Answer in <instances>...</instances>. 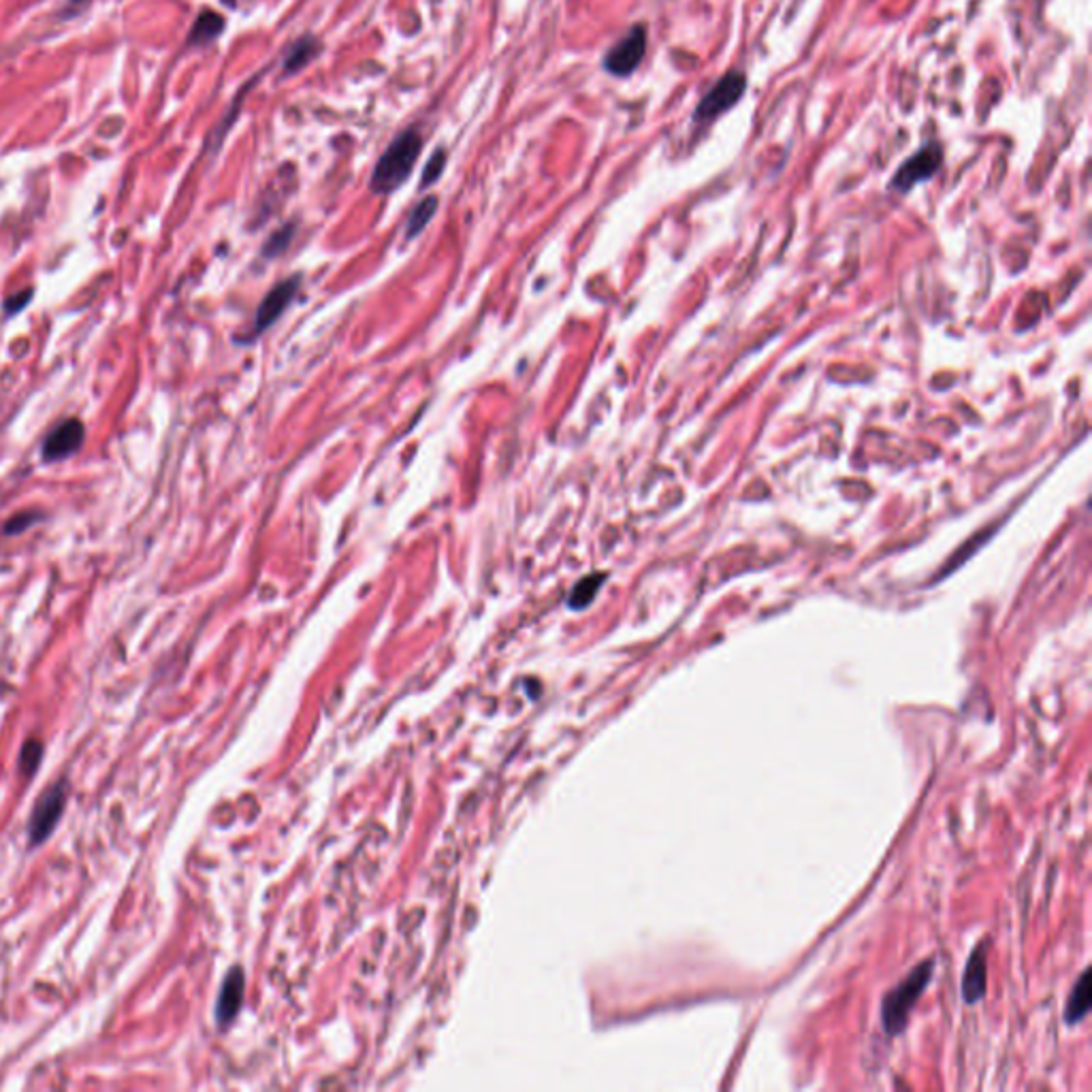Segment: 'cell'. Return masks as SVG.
<instances>
[{
    "label": "cell",
    "mask_w": 1092,
    "mask_h": 1092,
    "mask_svg": "<svg viewBox=\"0 0 1092 1092\" xmlns=\"http://www.w3.org/2000/svg\"><path fill=\"white\" fill-rule=\"evenodd\" d=\"M423 150V137L414 129L399 132L394 143L378 158L369 188L376 195H391L414 172L419 154Z\"/></svg>",
    "instance_id": "obj_1"
},
{
    "label": "cell",
    "mask_w": 1092,
    "mask_h": 1092,
    "mask_svg": "<svg viewBox=\"0 0 1092 1092\" xmlns=\"http://www.w3.org/2000/svg\"><path fill=\"white\" fill-rule=\"evenodd\" d=\"M932 971H935V961L919 962L890 995H885L881 1006V1024L885 1033L899 1035L905 1031L912 1009L916 1007L921 993L932 979Z\"/></svg>",
    "instance_id": "obj_2"
},
{
    "label": "cell",
    "mask_w": 1092,
    "mask_h": 1092,
    "mask_svg": "<svg viewBox=\"0 0 1092 1092\" xmlns=\"http://www.w3.org/2000/svg\"><path fill=\"white\" fill-rule=\"evenodd\" d=\"M67 794L69 786L67 779L56 782L54 786L47 787L39 800L35 802V809L28 820V847H39L56 831L60 818L64 815L67 809Z\"/></svg>",
    "instance_id": "obj_3"
},
{
    "label": "cell",
    "mask_w": 1092,
    "mask_h": 1092,
    "mask_svg": "<svg viewBox=\"0 0 1092 1092\" xmlns=\"http://www.w3.org/2000/svg\"><path fill=\"white\" fill-rule=\"evenodd\" d=\"M744 92H747V75L743 71L726 73L721 80L715 82V86L700 98V103L692 114V120L694 122H711V120L724 116L743 98Z\"/></svg>",
    "instance_id": "obj_4"
},
{
    "label": "cell",
    "mask_w": 1092,
    "mask_h": 1092,
    "mask_svg": "<svg viewBox=\"0 0 1092 1092\" xmlns=\"http://www.w3.org/2000/svg\"><path fill=\"white\" fill-rule=\"evenodd\" d=\"M943 165V145L939 141H928L918 152L907 158L892 177L890 188L896 192H909L919 181H928Z\"/></svg>",
    "instance_id": "obj_5"
},
{
    "label": "cell",
    "mask_w": 1092,
    "mask_h": 1092,
    "mask_svg": "<svg viewBox=\"0 0 1092 1092\" xmlns=\"http://www.w3.org/2000/svg\"><path fill=\"white\" fill-rule=\"evenodd\" d=\"M645 51H647V28L643 24H636L625 33L621 42H617L607 51L602 67L614 78H627L641 67Z\"/></svg>",
    "instance_id": "obj_6"
},
{
    "label": "cell",
    "mask_w": 1092,
    "mask_h": 1092,
    "mask_svg": "<svg viewBox=\"0 0 1092 1092\" xmlns=\"http://www.w3.org/2000/svg\"><path fill=\"white\" fill-rule=\"evenodd\" d=\"M84 439H86L84 423L80 419H67L47 434L42 446V455L47 463L64 461L84 446Z\"/></svg>",
    "instance_id": "obj_7"
},
{
    "label": "cell",
    "mask_w": 1092,
    "mask_h": 1092,
    "mask_svg": "<svg viewBox=\"0 0 1092 1092\" xmlns=\"http://www.w3.org/2000/svg\"><path fill=\"white\" fill-rule=\"evenodd\" d=\"M302 286V278L300 275H293L280 284H275L261 302V306L257 309V316H255V329H253V336H261L265 329H269L284 312L286 307L293 304L297 291Z\"/></svg>",
    "instance_id": "obj_8"
},
{
    "label": "cell",
    "mask_w": 1092,
    "mask_h": 1092,
    "mask_svg": "<svg viewBox=\"0 0 1092 1092\" xmlns=\"http://www.w3.org/2000/svg\"><path fill=\"white\" fill-rule=\"evenodd\" d=\"M986 995V943H979L964 966L962 999L973 1006Z\"/></svg>",
    "instance_id": "obj_9"
},
{
    "label": "cell",
    "mask_w": 1092,
    "mask_h": 1092,
    "mask_svg": "<svg viewBox=\"0 0 1092 1092\" xmlns=\"http://www.w3.org/2000/svg\"><path fill=\"white\" fill-rule=\"evenodd\" d=\"M242 999H244V975L239 968H233L220 988L219 1003H216V1020L220 1026H226L237 1015Z\"/></svg>",
    "instance_id": "obj_10"
},
{
    "label": "cell",
    "mask_w": 1092,
    "mask_h": 1092,
    "mask_svg": "<svg viewBox=\"0 0 1092 1092\" xmlns=\"http://www.w3.org/2000/svg\"><path fill=\"white\" fill-rule=\"evenodd\" d=\"M1091 968H1087L1078 984L1073 986L1069 999H1067V1007H1065V1022L1067 1024H1078L1082 1022L1089 1011H1091Z\"/></svg>",
    "instance_id": "obj_11"
},
{
    "label": "cell",
    "mask_w": 1092,
    "mask_h": 1092,
    "mask_svg": "<svg viewBox=\"0 0 1092 1092\" xmlns=\"http://www.w3.org/2000/svg\"><path fill=\"white\" fill-rule=\"evenodd\" d=\"M226 22L224 17L216 13V11H201V15L195 20L190 33H188V45L190 47H203V45H210L212 42H216L222 31H224Z\"/></svg>",
    "instance_id": "obj_12"
},
{
    "label": "cell",
    "mask_w": 1092,
    "mask_h": 1092,
    "mask_svg": "<svg viewBox=\"0 0 1092 1092\" xmlns=\"http://www.w3.org/2000/svg\"><path fill=\"white\" fill-rule=\"evenodd\" d=\"M320 49H322V45H320V42L314 35L302 37L297 44L289 49V54L284 58V64H282V69H284L282 75L291 78V75L304 71L307 64L320 54Z\"/></svg>",
    "instance_id": "obj_13"
},
{
    "label": "cell",
    "mask_w": 1092,
    "mask_h": 1092,
    "mask_svg": "<svg viewBox=\"0 0 1092 1092\" xmlns=\"http://www.w3.org/2000/svg\"><path fill=\"white\" fill-rule=\"evenodd\" d=\"M604 580H607V574H604V572L589 574V576L580 578V580L574 585L572 594H570V609H574V611H583V609H587V607L594 602V598L598 596V591H600V587H602V583H604Z\"/></svg>",
    "instance_id": "obj_14"
},
{
    "label": "cell",
    "mask_w": 1092,
    "mask_h": 1092,
    "mask_svg": "<svg viewBox=\"0 0 1092 1092\" xmlns=\"http://www.w3.org/2000/svg\"><path fill=\"white\" fill-rule=\"evenodd\" d=\"M436 210L437 197L430 195V197L421 199V201L412 208V212H410V216H408V222H406V237H408V239H412V237H416L419 233H423V228H425V226L432 222V219H434Z\"/></svg>",
    "instance_id": "obj_15"
},
{
    "label": "cell",
    "mask_w": 1092,
    "mask_h": 1092,
    "mask_svg": "<svg viewBox=\"0 0 1092 1092\" xmlns=\"http://www.w3.org/2000/svg\"><path fill=\"white\" fill-rule=\"evenodd\" d=\"M44 751L45 747L39 739H28L26 743L22 744V751H20V760H17V771L24 775V777H33L42 762H44Z\"/></svg>",
    "instance_id": "obj_16"
},
{
    "label": "cell",
    "mask_w": 1092,
    "mask_h": 1092,
    "mask_svg": "<svg viewBox=\"0 0 1092 1092\" xmlns=\"http://www.w3.org/2000/svg\"><path fill=\"white\" fill-rule=\"evenodd\" d=\"M44 519V515L39 510H24V513H17L15 517H11L7 524H4V536H17V533H24L26 529H31L33 525L39 524Z\"/></svg>",
    "instance_id": "obj_17"
},
{
    "label": "cell",
    "mask_w": 1092,
    "mask_h": 1092,
    "mask_svg": "<svg viewBox=\"0 0 1092 1092\" xmlns=\"http://www.w3.org/2000/svg\"><path fill=\"white\" fill-rule=\"evenodd\" d=\"M293 233H295V226H293V224H289V226H284V228H280V231H275V233L269 237V242L265 244L262 255L271 259V257H278L280 253H284V250H286V246H289V244H291V239H293Z\"/></svg>",
    "instance_id": "obj_18"
},
{
    "label": "cell",
    "mask_w": 1092,
    "mask_h": 1092,
    "mask_svg": "<svg viewBox=\"0 0 1092 1092\" xmlns=\"http://www.w3.org/2000/svg\"><path fill=\"white\" fill-rule=\"evenodd\" d=\"M446 158H448V156H446V150H444V148H439L437 152H434V156L427 161V165H425V169H423V177H421V186H423V188L432 186L434 181L439 179V175H442L444 167H446Z\"/></svg>",
    "instance_id": "obj_19"
},
{
    "label": "cell",
    "mask_w": 1092,
    "mask_h": 1092,
    "mask_svg": "<svg viewBox=\"0 0 1092 1092\" xmlns=\"http://www.w3.org/2000/svg\"><path fill=\"white\" fill-rule=\"evenodd\" d=\"M33 295H35V289H26V291H22V293H17V295L9 297V300L4 302V314H7V316H13V314L22 312L24 307L31 304Z\"/></svg>",
    "instance_id": "obj_20"
},
{
    "label": "cell",
    "mask_w": 1092,
    "mask_h": 1092,
    "mask_svg": "<svg viewBox=\"0 0 1092 1092\" xmlns=\"http://www.w3.org/2000/svg\"><path fill=\"white\" fill-rule=\"evenodd\" d=\"M69 2L75 4V7H80V4H86L87 0H69Z\"/></svg>",
    "instance_id": "obj_21"
}]
</instances>
